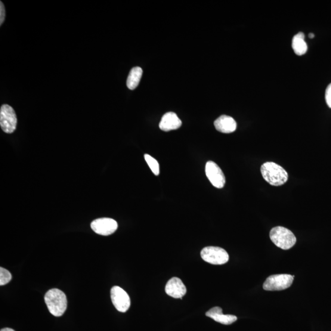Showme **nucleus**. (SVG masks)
<instances>
[{
    "label": "nucleus",
    "mask_w": 331,
    "mask_h": 331,
    "mask_svg": "<svg viewBox=\"0 0 331 331\" xmlns=\"http://www.w3.org/2000/svg\"><path fill=\"white\" fill-rule=\"evenodd\" d=\"M262 178L273 186H281L286 183L289 174L282 167L274 162H266L261 166Z\"/></svg>",
    "instance_id": "obj_1"
},
{
    "label": "nucleus",
    "mask_w": 331,
    "mask_h": 331,
    "mask_svg": "<svg viewBox=\"0 0 331 331\" xmlns=\"http://www.w3.org/2000/svg\"><path fill=\"white\" fill-rule=\"evenodd\" d=\"M45 302L50 313L55 317L62 316L67 308V299L62 291L54 289L45 295Z\"/></svg>",
    "instance_id": "obj_2"
},
{
    "label": "nucleus",
    "mask_w": 331,
    "mask_h": 331,
    "mask_svg": "<svg viewBox=\"0 0 331 331\" xmlns=\"http://www.w3.org/2000/svg\"><path fill=\"white\" fill-rule=\"evenodd\" d=\"M270 238L275 246L283 250H289L295 245L296 237L292 231L286 228L277 227L272 228Z\"/></svg>",
    "instance_id": "obj_3"
},
{
    "label": "nucleus",
    "mask_w": 331,
    "mask_h": 331,
    "mask_svg": "<svg viewBox=\"0 0 331 331\" xmlns=\"http://www.w3.org/2000/svg\"><path fill=\"white\" fill-rule=\"evenodd\" d=\"M204 261L214 265H222L229 261V255L224 249L218 247H207L201 252Z\"/></svg>",
    "instance_id": "obj_4"
},
{
    "label": "nucleus",
    "mask_w": 331,
    "mask_h": 331,
    "mask_svg": "<svg viewBox=\"0 0 331 331\" xmlns=\"http://www.w3.org/2000/svg\"><path fill=\"white\" fill-rule=\"evenodd\" d=\"M16 114L11 106L3 104L0 109V126L2 130L8 134L14 133L17 128Z\"/></svg>",
    "instance_id": "obj_5"
},
{
    "label": "nucleus",
    "mask_w": 331,
    "mask_h": 331,
    "mask_svg": "<svg viewBox=\"0 0 331 331\" xmlns=\"http://www.w3.org/2000/svg\"><path fill=\"white\" fill-rule=\"evenodd\" d=\"M295 276L290 274H277L269 276L263 284L266 291H281L292 285Z\"/></svg>",
    "instance_id": "obj_6"
},
{
    "label": "nucleus",
    "mask_w": 331,
    "mask_h": 331,
    "mask_svg": "<svg viewBox=\"0 0 331 331\" xmlns=\"http://www.w3.org/2000/svg\"><path fill=\"white\" fill-rule=\"evenodd\" d=\"M111 300L117 311L125 313L130 307L131 301L125 291L119 286H114L111 290Z\"/></svg>",
    "instance_id": "obj_7"
},
{
    "label": "nucleus",
    "mask_w": 331,
    "mask_h": 331,
    "mask_svg": "<svg viewBox=\"0 0 331 331\" xmlns=\"http://www.w3.org/2000/svg\"><path fill=\"white\" fill-rule=\"evenodd\" d=\"M91 228L95 233L101 236H109L115 233L118 224L114 219L102 218L95 219L91 224Z\"/></svg>",
    "instance_id": "obj_8"
},
{
    "label": "nucleus",
    "mask_w": 331,
    "mask_h": 331,
    "mask_svg": "<svg viewBox=\"0 0 331 331\" xmlns=\"http://www.w3.org/2000/svg\"><path fill=\"white\" fill-rule=\"evenodd\" d=\"M206 174L213 186L217 188L224 187L226 183L225 176L220 168L215 162L209 161L206 163Z\"/></svg>",
    "instance_id": "obj_9"
},
{
    "label": "nucleus",
    "mask_w": 331,
    "mask_h": 331,
    "mask_svg": "<svg viewBox=\"0 0 331 331\" xmlns=\"http://www.w3.org/2000/svg\"><path fill=\"white\" fill-rule=\"evenodd\" d=\"M167 295L175 299H182L186 295V286L180 278L173 277L167 283L165 287Z\"/></svg>",
    "instance_id": "obj_10"
},
{
    "label": "nucleus",
    "mask_w": 331,
    "mask_h": 331,
    "mask_svg": "<svg viewBox=\"0 0 331 331\" xmlns=\"http://www.w3.org/2000/svg\"><path fill=\"white\" fill-rule=\"evenodd\" d=\"M182 121L177 114L174 113H168L162 117L160 123L159 127L162 131H169L175 130L181 127Z\"/></svg>",
    "instance_id": "obj_11"
},
{
    "label": "nucleus",
    "mask_w": 331,
    "mask_h": 331,
    "mask_svg": "<svg viewBox=\"0 0 331 331\" xmlns=\"http://www.w3.org/2000/svg\"><path fill=\"white\" fill-rule=\"evenodd\" d=\"M206 315L219 323L230 325L236 321L237 318L233 315H224L222 308L219 307H213L206 312Z\"/></svg>",
    "instance_id": "obj_12"
},
{
    "label": "nucleus",
    "mask_w": 331,
    "mask_h": 331,
    "mask_svg": "<svg viewBox=\"0 0 331 331\" xmlns=\"http://www.w3.org/2000/svg\"><path fill=\"white\" fill-rule=\"evenodd\" d=\"M216 130L223 133H231L236 131L237 123L235 120L230 116L223 115L214 122Z\"/></svg>",
    "instance_id": "obj_13"
},
{
    "label": "nucleus",
    "mask_w": 331,
    "mask_h": 331,
    "mask_svg": "<svg viewBox=\"0 0 331 331\" xmlns=\"http://www.w3.org/2000/svg\"><path fill=\"white\" fill-rule=\"evenodd\" d=\"M292 48L295 53L301 56L307 51V45L305 41L304 34L300 32L293 37L292 41Z\"/></svg>",
    "instance_id": "obj_14"
},
{
    "label": "nucleus",
    "mask_w": 331,
    "mask_h": 331,
    "mask_svg": "<svg viewBox=\"0 0 331 331\" xmlns=\"http://www.w3.org/2000/svg\"><path fill=\"white\" fill-rule=\"evenodd\" d=\"M142 73V68L138 67H136L132 68L130 72H129L127 81H126V85L129 90H135L137 88L139 82L141 79Z\"/></svg>",
    "instance_id": "obj_15"
},
{
    "label": "nucleus",
    "mask_w": 331,
    "mask_h": 331,
    "mask_svg": "<svg viewBox=\"0 0 331 331\" xmlns=\"http://www.w3.org/2000/svg\"><path fill=\"white\" fill-rule=\"evenodd\" d=\"M145 160L146 161L148 166L151 170V171L156 175H159L160 174V166L159 162L152 157L148 154L144 155Z\"/></svg>",
    "instance_id": "obj_16"
},
{
    "label": "nucleus",
    "mask_w": 331,
    "mask_h": 331,
    "mask_svg": "<svg viewBox=\"0 0 331 331\" xmlns=\"http://www.w3.org/2000/svg\"><path fill=\"white\" fill-rule=\"evenodd\" d=\"M12 279V275L10 272L5 268H0V285H5Z\"/></svg>",
    "instance_id": "obj_17"
},
{
    "label": "nucleus",
    "mask_w": 331,
    "mask_h": 331,
    "mask_svg": "<svg viewBox=\"0 0 331 331\" xmlns=\"http://www.w3.org/2000/svg\"><path fill=\"white\" fill-rule=\"evenodd\" d=\"M6 17V11L5 8L4 4L3 2H0V25H2L4 23Z\"/></svg>",
    "instance_id": "obj_18"
},
{
    "label": "nucleus",
    "mask_w": 331,
    "mask_h": 331,
    "mask_svg": "<svg viewBox=\"0 0 331 331\" xmlns=\"http://www.w3.org/2000/svg\"><path fill=\"white\" fill-rule=\"evenodd\" d=\"M325 98L327 106L331 108V83L326 90Z\"/></svg>",
    "instance_id": "obj_19"
},
{
    "label": "nucleus",
    "mask_w": 331,
    "mask_h": 331,
    "mask_svg": "<svg viewBox=\"0 0 331 331\" xmlns=\"http://www.w3.org/2000/svg\"><path fill=\"white\" fill-rule=\"evenodd\" d=\"M0 331H15V330L11 328H8V327H6V328H3L1 329V330Z\"/></svg>",
    "instance_id": "obj_20"
},
{
    "label": "nucleus",
    "mask_w": 331,
    "mask_h": 331,
    "mask_svg": "<svg viewBox=\"0 0 331 331\" xmlns=\"http://www.w3.org/2000/svg\"><path fill=\"white\" fill-rule=\"evenodd\" d=\"M308 36H309V38L312 39L314 38L315 35L314 33H310L309 34Z\"/></svg>",
    "instance_id": "obj_21"
}]
</instances>
